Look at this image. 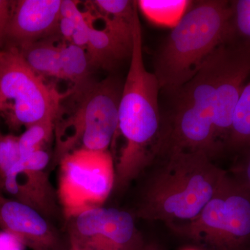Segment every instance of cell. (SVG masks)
Returning a JSON list of instances; mask_svg holds the SVG:
<instances>
[{"label": "cell", "instance_id": "cell-1", "mask_svg": "<svg viewBox=\"0 0 250 250\" xmlns=\"http://www.w3.org/2000/svg\"><path fill=\"white\" fill-rule=\"evenodd\" d=\"M227 171L205 153L166 149L136 180L135 218L171 229L196 218L217 191Z\"/></svg>", "mask_w": 250, "mask_h": 250}, {"label": "cell", "instance_id": "cell-2", "mask_svg": "<svg viewBox=\"0 0 250 250\" xmlns=\"http://www.w3.org/2000/svg\"><path fill=\"white\" fill-rule=\"evenodd\" d=\"M160 90L155 75L148 71L143 61L142 31L137 10L133 22L129 72L123 83L118 111V131L125 143L115 161L113 192L126 191L164 148L166 130L159 112Z\"/></svg>", "mask_w": 250, "mask_h": 250}, {"label": "cell", "instance_id": "cell-3", "mask_svg": "<svg viewBox=\"0 0 250 250\" xmlns=\"http://www.w3.org/2000/svg\"><path fill=\"white\" fill-rule=\"evenodd\" d=\"M231 1L192 3L156 55L160 89L176 95L220 45L233 40Z\"/></svg>", "mask_w": 250, "mask_h": 250}, {"label": "cell", "instance_id": "cell-4", "mask_svg": "<svg viewBox=\"0 0 250 250\" xmlns=\"http://www.w3.org/2000/svg\"><path fill=\"white\" fill-rule=\"evenodd\" d=\"M220 47L206 59L195 76L176 94L175 108L170 125L166 130L163 150L201 152L213 160L223 149L215 123Z\"/></svg>", "mask_w": 250, "mask_h": 250}, {"label": "cell", "instance_id": "cell-5", "mask_svg": "<svg viewBox=\"0 0 250 250\" xmlns=\"http://www.w3.org/2000/svg\"><path fill=\"white\" fill-rule=\"evenodd\" d=\"M123 85L113 77L95 83L77 97L76 108L57 118L51 170L66 154L77 149L107 150L118 129V111Z\"/></svg>", "mask_w": 250, "mask_h": 250}, {"label": "cell", "instance_id": "cell-6", "mask_svg": "<svg viewBox=\"0 0 250 250\" xmlns=\"http://www.w3.org/2000/svg\"><path fill=\"white\" fill-rule=\"evenodd\" d=\"M172 230L207 250H250V192L228 172L198 216Z\"/></svg>", "mask_w": 250, "mask_h": 250}, {"label": "cell", "instance_id": "cell-7", "mask_svg": "<svg viewBox=\"0 0 250 250\" xmlns=\"http://www.w3.org/2000/svg\"><path fill=\"white\" fill-rule=\"evenodd\" d=\"M0 88L9 105L5 113L8 126L27 128L52 114H59L62 100L70 92L61 93L47 84L27 65L19 49L5 46L0 50Z\"/></svg>", "mask_w": 250, "mask_h": 250}, {"label": "cell", "instance_id": "cell-8", "mask_svg": "<svg viewBox=\"0 0 250 250\" xmlns=\"http://www.w3.org/2000/svg\"><path fill=\"white\" fill-rule=\"evenodd\" d=\"M57 166V195L65 222L103 207L113 191L115 161L108 149H77L62 157Z\"/></svg>", "mask_w": 250, "mask_h": 250}, {"label": "cell", "instance_id": "cell-9", "mask_svg": "<svg viewBox=\"0 0 250 250\" xmlns=\"http://www.w3.org/2000/svg\"><path fill=\"white\" fill-rule=\"evenodd\" d=\"M64 231L78 250H142L146 243L131 212L104 206L68 219Z\"/></svg>", "mask_w": 250, "mask_h": 250}, {"label": "cell", "instance_id": "cell-10", "mask_svg": "<svg viewBox=\"0 0 250 250\" xmlns=\"http://www.w3.org/2000/svg\"><path fill=\"white\" fill-rule=\"evenodd\" d=\"M52 156L46 149L21 157L0 179V192L29 206L57 225L65 222L57 188L49 179Z\"/></svg>", "mask_w": 250, "mask_h": 250}, {"label": "cell", "instance_id": "cell-11", "mask_svg": "<svg viewBox=\"0 0 250 250\" xmlns=\"http://www.w3.org/2000/svg\"><path fill=\"white\" fill-rule=\"evenodd\" d=\"M250 75V45L233 39L220 47L215 123L219 141L228 146L233 114Z\"/></svg>", "mask_w": 250, "mask_h": 250}, {"label": "cell", "instance_id": "cell-12", "mask_svg": "<svg viewBox=\"0 0 250 250\" xmlns=\"http://www.w3.org/2000/svg\"><path fill=\"white\" fill-rule=\"evenodd\" d=\"M0 229L14 233L31 250H69L65 231L29 206L0 192Z\"/></svg>", "mask_w": 250, "mask_h": 250}, {"label": "cell", "instance_id": "cell-13", "mask_svg": "<svg viewBox=\"0 0 250 250\" xmlns=\"http://www.w3.org/2000/svg\"><path fill=\"white\" fill-rule=\"evenodd\" d=\"M62 0L13 1L6 45L19 47L58 33Z\"/></svg>", "mask_w": 250, "mask_h": 250}, {"label": "cell", "instance_id": "cell-14", "mask_svg": "<svg viewBox=\"0 0 250 250\" xmlns=\"http://www.w3.org/2000/svg\"><path fill=\"white\" fill-rule=\"evenodd\" d=\"M102 18L104 21L103 29L90 25L86 52L92 66L111 70L125 59L131 58L134 19L125 21Z\"/></svg>", "mask_w": 250, "mask_h": 250}, {"label": "cell", "instance_id": "cell-15", "mask_svg": "<svg viewBox=\"0 0 250 250\" xmlns=\"http://www.w3.org/2000/svg\"><path fill=\"white\" fill-rule=\"evenodd\" d=\"M62 80L72 84L70 95L80 96L95 83L91 80V68L86 49L72 43L59 44Z\"/></svg>", "mask_w": 250, "mask_h": 250}, {"label": "cell", "instance_id": "cell-16", "mask_svg": "<svg viewBox=\"0 0 250 250\" xmlns=\"http://www.w3.org/2000/svg\"><path fill=\"white\" fill-rule=\"evenodd\" d=\"M27 65L42 78L62 80L60 49L55 38H48L17 47Z\"/></svg>", "mask_w": 250, "mask_h": 250}, {"label": "cell", "instance_id": "cell-17", "mask_svg": "<svg viewBox=\"0 0 250 250\" xmlns=\"http://www.w3.org/2000/svg\"><path fill=\"white\" fill-rule=\"evenodd\" d=\"M136 1L138 9L150 22L157 25L172 28L177 25L192 4V1L187 0H140Z\"/></svg>", "mask_w": 250, "mask_h": 250}, {"label": "cell", "instance_id": "cell-18", "mask_svg": "<svg viewBox=\"0 0 250 250\" xmlns=\"http://www.w3.org/2000/svg\"><path fill=\"white\" fill-rule=\"evenodd\" d=\"M228 146L234 150L245 151L250 147V80L237 104Z\"/></svg>", "mask_w": 250, "mask_h": 250}, {"label": "cell", "instance_id": "cell-19", "mask_svg": "<svg viewBox=\"0 0 250 250\" xmlns=\"http://www.w3.org/2000/svg\"><path fill=\"white\" fill-rule=\"evenodd\" d=\"M59 114L49 115L36 122L26 128L25 131L18 136L21 157L45 149L46 146L54 136L56 122Z\"/></svg>", "mask_w": 250, "mask_h": 250}, {"label": "cell", "instance_id": "cell-20", "mask_svg": "<svg viewBox=\"0 0 250 250\" xmlns=\"http://www.w3.org/2000/svg\"><path fill=\"white\" fill-rule=\"evenodd\" d=\"M233 39L250 45V0L231 1Z\"/></svg>", "mask_w": 250, "mask_h": 250}, {"label": "cell", "instance_id": "cell-21", "mask_svg": "<svg viewBox=\"0 0 250 250\" xmlns=\"http://www.w3.org/2000/svg\"><path fill=\"white\" fill-rule=\"evenodd\" d=\"M93 2L102 16L121 21H132L138 9L136 1L96 0Z\"/></svg>", "mask_w": 250, "mask_h": 250}, {"label": "cell", "instance_id": "cell-22", "mask_svg": "<svg viewBox=\"0 0 250 250\" xmlns=\"http://www.w3.org/2000/svg\"><path fill=\"white\" fill-rule=\"evenodd\" d=\"M21 159L18 136L0 134V179Z\"/></svg>", "mask_w": 250, "mask_h": 250}, {"label": "cell", "instance_id": "cell-23", "mask_svg": "<svg viewBox=\"0 0 250 250\" xmlns=\"http://www.w3.org/2000/svg\"><path fill=\"white\" fill-rule=\"evenodd\" d=\"M244 152V156L233 166L229 173L250 192V147Z\"/></svg>", "mask_w": 250, "mask_h": 250}, {"label": "cell", "instance_id": "cell-24", "mask_svg": "<svg viewBox=\"0 0 250 250\" xmlns=\"http://www.w3.org/2000/svg\"><path fill=\"white\" fill-rule=\"evenodd\" d=\"M13 1L0 0V50L6 45V31L11 16Z\"/></svg>", "mask_w": 250, "mask_h": 250}, {"label": "cell", "instance_id": "cell-25", "mask_svg": "<svg viewBox=\"0 0 250 250\" xmlns=\"http://www.w3.org/2000/svg\"><path fill=\"white\" fill-rule=\"evenodd\" d=\"M25 245L14 233L0 229V250H25Z\"/></svg>", "mask_w": 250, "mask_h": 250}, {"label": "cell", "instance_id": "cell-26", "mask_svg": "<svg viewBox=\"0 0 250 250\" xmlns=\"http://www.w3.org/2000/svg\"><path fill=\"white\" fill-rule=\"evenodd\" d=\"M75 29L76 26L72 20L70 18L61 17L59 23L58 33L63 39V42L70 43Z\"/></svg>", "mask_w": 250, "mask_h": 250}, {"label": "cell", "instance_id": "cell-27", "mask_svg": "<svg viewBox=\"0 0 250 250\" xmlns=\"http://www.w3.org/2000/svg\"><path fill=\"white\" fill-rule=\"evenodd\" d=\"M9 109V105L5 99L2 92H1V88H0V112L1 113H6Z\"/></svg>", "mask_w": 250, "mask_h": 250}, {"label": "cell", "instance_id": "cell-28", "mask_svg": "<svg viewBox=\"0 0 250 250\" xmlns=\"http://www.w3.org/2000/svg\"><path fill=\"white\" fill-rule=\"evenodd\" d=\"M142 250H161L154 243H146Z\"/></svg>", "mask_w": 250, "mask_h": 250}, {"label": "cell", "instance_id": "cell-29", "mask_svg": "<svg viewBox=\"0 0 250 250\" xmlns=\"http://www.w3.org/2000/svg\"><path fill=\"white\" fill-rule=\"evenodd\" d=\"M78 250L75 249V248H71V247H70V250Z\"/></svg>", "mask_w": 250, "mask_h": 250}]
</instances>
